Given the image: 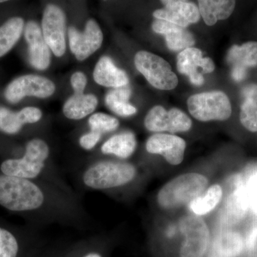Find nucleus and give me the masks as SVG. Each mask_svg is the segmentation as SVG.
I'll list each match as a JSON object with an SVG mask.
<instances>
[{"label":"nucleus","instance_id":"f257e3e1","mask_svg":"<svg viewBox=\"0 0 257 257\" xmlns=\"http://www.w3.org/2000/svg\"><path fill=\"white\" fill-rule=\"evenodd\" d=\"M46 202V193L32 179L0 175L2 207L17 212L36 211Z\"/></svg>","mask_w":257,"mask_h":257},{"label":"nucleus","instance_id":"f03ea898","mask_svg":"<svg viewBox=\"0 0 257 257\" xmlns=\"http://www.w3.org/2000/svg\"><path fill=\"white\" fill-rule=\"evenodd\" d=\"M137 169L130 162L123 161L99 160L87 167L82 180L87 188L102 191L123 187L133 182Z\"/></svg>","mask_w":257,"mask_h":257},{"label":"nucleus","instance_id":"7ed1b4c3","mask_svg":"<svg viewBox=\"0 0 257 257\" xmlns=\"http://www.w3.org/2000/svg\"><path fill=\"white\" fill-rule=\"evenodd\" d=\"M50 156L48 144L42 139H32L26 144L23 157L5 160L0 170L3 175L34 180L46 168Z\"/></svg>","mask_w":257,"mask_h":257},{"label":"nucleus","instance_id":"20e7f679","mask_svg":"<svg viewBox=\"0 0 257 257\" xmlns=\"http://www.w3.org/2000/svg\"><path fill=\"white\" fill-rule=\"evenodd\" d=\"M207 184V179L200 174H184L166 184L159 192L157 201L165 209H175L200 196Z\"/></svg>","mask_w":257,"mask_h":257},{"label":"nucleus","instance_id":"39448f33","mask_svg":"<svg viewBox=\"0 0 257 257\" xmlns=\"http://www.w3.org/2000/svg\"><path fill=\"white\" fill-rule=\"evenodd\" d=\"M190 114L201 121H225L231 114V105L225 93L215 91L191 96L187 101Z\"/></svg>","mask_w":257,"mask_h":257},{"label":"nucleus","instance_id":"423d86ee","mask_svg":"<svg viewBox=\"0 0 257 257\" xmlns=\"http://www.w3.org/2000/svg\"><path fill=\"white\" fill-rule=\"evenodd\" d=\"M135 64L139 72L157 89L171 90L178 84V79L170 64L159 56L140 51L135 55Z\"/></svg>","mask_w":257,"mask_h":257},{"label":"nucleus","instance_id":"0eeeda50","mask_svg":"<svg viewBox=\"0 0 257 257\" xmlns=\"http://www.w3.org/2000/svg\"><path fill=\"white\" fill-rule=\"evenodd\" d=\"M66 26L67 17L64 10L58 5H47L42 14V35L51 52L57 57H62L67 50Z\"/></svg>","mask_w":257,"mask_h":257},{"label":"nucleus","instance_id":"6e6552de","mask_svg":"<svg viewBox=\"0 0 257 257\" xmlns=\"http://www.w3.org/2000/svg\"><path fill=\"white\" fill-rule=\"evenodd\" d=\"M55 83L47 77L25 74L13 79L5 90V97L11 104H17L27 96L45 99L55 92Z\"/></svg>","mask_w":257,"mask_h":257},{"label":"nucleus","instance_id":"1a4fd4ad","mask_svg":"<svg viewBox=\"0 0 257 257\" xmlns=\"http://www.w3.org/2000/svg\"><path fill=\"white\" fill-rule=\"evenodd\" d=\"M179 229L184 236L181 247V257H203L209 242L207 224L197 216H184L179 223Z\"/></svg>","mask_w":257,"mask_h":257},{"label":"nucleus","instance_id":"9d476101","mask_svg":"<svg viewBox=\"0 0 257 257\" xmlns=\"http://www.w3.org/2000/svg\"><path fill=\"white\" fill-rule=\"evenodd\" d=\"M192 125L190 118L175 108L167 111L163 106H155L145 118V127L153 133H185L190 130Z\"/></svg>","mask_w":257,"mask_h":257},{"label":"nucleus","instance_id":"9b49d317","mask_svg":"<svg viewBox=\"0 0 257 257\" xmlns=\"http://www.w3.org/2000/svg\"><path fill=\"white\" fill-rule=\"evenodd\" d=\"M69 49L78 61L89 58L100 48L103 42V33L100 27L93 19L88 20L83 32L74 27L68 30Z\"/></svg>","mask_w":257,"mask_h":257},{"label":"nucleus","instance_id":"f8f14e48","mask_svg":"<svg viewBox=\"0 0 257 257\" xmlns=\"http://www.w3.org/2000/svg\"><path fill=\"white\" fill-rule=\"evenodd\" d=\"M177 61L179 72L187 75L194 85H202L204 82L202 74L211 73L215 69L212 60L203 57L202 51L194 47L182 51Z\"/></svg>","mask_w":257,"mask_h":257},{"label":"nucleus","instance_id":"ddd939ff","mask_svg":"<svg viewBox=\"0 0 257 257\" xmlns=\"http://www.w3.org/2000/svg\"><path fill=\"white\" fill-rule=\"evenodd\" d=\"M25 41L28 45L29 62L34 68L44 71L50 67L51 50L42 35L41 27L30 20L24 30Z\"/></svg>","mask_w":257,"mask_h":257},{"label":"nucleus","instance_id":"4468645a","mask_svg":"<svg viewBox=\"0 0 257 257\" xmlns=\"http://www.w3.org/2000/svg\"><path fill=\"white\" fill-rule=\"evenodd\" d=\"M147 151L162 155L168 163L178 165L184 160L185 141L179 137L167 134H156L147 140Z\"/></svg>","mask_w":257,"mask_h":257},{"label":"nucleus","instance_id":"2eb2a0df","mask_svg":"<svg viewBox=\"0 0 257 257\" xmlns=\"http://www.w3.org/2000/svg\"><path fill=\"white\" fill-rule=\"evenodd\" d=\"M153 16L157 20H165L184 28L197 23L201 18L199 7L187 1L166 5L165 8L154 12Z\"/></svg>","mask_w":257,"mask_h":257},{"label":"nucleus","instance_id":"dca6fc26","mask_svg":"<svg viewBox=\"0 0 257 257\" xmlns=\"http://www.w3.org/2000/svg\"><path fill=\"white\" fill-rule=\"evenodd\" d=\"M227 60L232 66L233 79L236 82L243 80L247 69L257 66V42H248L240 46L234 45L229 51Z\"/></svg>","mask_w":257,"mask_h":257},{"label":"nucleus","instance_id":"f3484780","mask_svg":"<svg viewBox=\"0 0 257 257\" xmlns=\"http://www.w3.org/2000/svg\"><path fill=\"white\" fill-rule=\"evenodd\" d=\"M152 28L154 32L165 37L166 43L170 50L183 51L192 47L195 43L194 36L187 29L165 20L156 19L152 23Z\"/></svg>","mask_w":257,"mask_h":257},{"label":"nucleus","instance_id":"a211bd4d","mask_svg":"<svg viewBox=\"0 0 257 257\" xmlns=\"http://www.w3.org/2000/svg\"><path fill=\"white\" fill-rule=\"evenodd\" d=\"M94 82L105 87L119 88L127 86L130 80L124 71L118 68L110 57H101L93 72Z\"/></svg>","mask_w":257,"mask_h":257},{"label":"nucleus","instance_id":"6ab92c4d","mask_svg":"<svg viewBox=\"0 0 257 257\" xmlns=\"http://www.w3.org/2000/svg\"><path fill=\"white\" fill-rule=\"evenodd\" d=\"M248 209L244 184L241 177H237L234 181V190L229 194L225 204L223 220L227 224H236L242 219Z\"/></svg>","mask_w":257,"mask_h":257},{"label":"nucleus","instance_id":"aec40b11","mask_svg":"<svg viewBox=\"0 0 257 257\" xmlns=\"http://www.w3.org/2000/svg\"><path fill=\"white\" fill-rule=\"evenodd\" d=\"M98 106V99L92 94H74L65 101L63 114L71 120H81L90 116Z\"/></svg>","mask_w":257,"mask_h":257},{"label":"nucleus","instance_id":"412c9836","mask_svg":"<svg viewBox=\"0 0 257 257\" xmlns=\"http://www.w3.org/2000/svg\"><path fill=\"white\" fill-rule=\"evenodd\" d=\"M137 139L131 132H124L113 135L101 146L100 151L103 155H111L126 160L133 155L137 148Z\"/></svg>","mask_w":257,"mask_h":257},{"label":"nucleus","instance_id":"4be33fe9","mask_svg":"<svg viewBox=\"0 0 257 257\" xmlns=\"http://www.w3.org/2000/svg\"><path fill=\"white\" fill-rule=\"evenodd\" d=\"M201 17L208 26L229 18L234 12L236 0H197Z\"/></svg>","mask_w":257,"mask_h":257},{"label":"nucleus","instance_id":"5701e85b","mask_svg":"<svg viewBox=\"0 0 257 257\" xmlns=\"http://www.w3.org/2000/svg\"><path fill=\"white\" fill-rule=\"evenodd\" d=\"M243 101L240 111L241 124L251 133L257 132V84H248L242 89Z\"/></svg>","mask_w":257,"mask_h":257},{"label":"nucleus","instance_id":"b1692460","mask_svg":"<svg viewBox=\"0 0 257 257\" xmlns=\"http://www.w3.org/2000/svg\"><path fill=\"white\" fill-rule=\"evenodd\" d=\"M25 20L13 17L0 26V57H4L18 43L25 30Z\"/></svg>","mask_w":257,"mask_h":257},{"label":"nucleus","instance_id":"393cba45","mask_svg":"<svg viewBox=\"0 0 257 257\" xmlns=\"http://www.w3.org/2000/svg\"><path fill=\"white\" fill-rule=\"evenodd\" d=\"M131 94V89L126 86L114 88L106 94V106L109 110L120 116H133L136 114L138 109L128 101Z\"/></svg>","mask_w":257,"mask_h":257},{"label":"nucleus","instance_id":"a878e982","mask_svg":"<svg viewBox=\"0 0 257 257\" xmlns=\"http://www.w3.org/2000/svg\"><path fill=\"white\" fill-rule=\"evenodd\" d=\"M242 237L236 231H226L216 238L214 249L219 257H236L242 251Z\"/></svg>","mask_w":257,"mask_h":257},{"label":"nucleus","instance_id":"bb28decb","mask_svg":"<svg viewBox=\"0 0 257 257\" xmlns=\"http://www.w3.org/2000/svg\"><path fill=\"white\" fill-rule=\"evenodd\" d=\"M222 189L214 184L207 189L204 195L201 194L189 202V209L197 216L205 215L210 212L220 202L222 198Z\"/></svg>","mask_w":257,"mask_h":257},{"label":"nucleus","instance_id":"cd10ccee","mask_svg":"<svg viewBox=\"0 0 257 257\" xmlns=\"http://www.w3.org/2000/svg\"><path fill=\"white\" fill-rule=\"evenodd\" d=\"M89 130L101 135L111 133L118 128L119 120L111 115L103 112L93 113L88 119Z\"/></svg>","mask_w":257,"mask_h":257},{"label":"nucleus","instance_id":"c85d7f7f","mask_svg":"<svg viewBox=\"0 0 257 257\" xmlns=\"http://www.w3.org/2000/svg\"><path fill=\"white\" fill-rule=\"evenodd\" d=\"M23 126L18 111L0 106V131L8 135H16L21 131Z\"/></svg>","mask_w":257,"mask_h":257},{"label":"nucleus","instance_id":"c756f323","mask_svg":"<svg viewBox=\"0 0 257 257\" xmlns=\"http://www.w3.org/2000/svg\"><path fill=\"white\" fill-rule=\"evenodd\" d=\"M19 245L14 235L0 227V257H17Z\"/></svg>","mask_w":257,"mask_h":257},{"label":"nucleus","instance_id":"7c9ffc66","mask_svg":"<svg viewBox=\"0 0 257 257\" xmlns=\"http://www.w3.org/2000/svg\"><path fill=\"white\" fill-rule=\"evenodd\" d=\"M244 184L248 208L257 215V172H253Z\"/></svg>","mask_w":257,"mask_h":257},{"label":"nucleus","instance_id":"2f4dec72","mask_svg":"<svg viewBox=\"0 0 257 257\" xmlns=\"http://www.w3.org/2000/svg\"><path fill=\"white\" fill-rule=\"evenodd\" d=\"M19 118L24 126L28 124H35L42 119L43 113L41 109L35 106H26L18 111Z\"/></svg>","mask_w":257,"mask_h":257},{"label":"nucleus","instance_id":"473e14b6","mask_svg":"<svg viewBox=\"0 0 257 257\" xmlns=\"http://www.w3.org/2000/svg\"><path fill=\"white\" fill-rule=\"evenodd\" d=\"M101 136L102 135L101 133L89 130L88 133L84 134L79 138V146L85 151H91L95 148L97 144L99 143Z\"/></svg>","mask_w":257,"mask_h":257},{"label":"nucleus","instance_id":"72a5a7b5","mask_svg":"<svg viewBox=\"0 0 257 257\" xmlns=\"http://www.w3.org/2000/svg\"><path fill=\"white\" fill-rule=\"evenodd\" d=\"M70 82L74 94H83L87 87V76L82 72H74L71 77Z\"/></svg>","mask_w":257,"mask_h":257},{"label":"nucleus","instance_id":"f704fd0d","mask_svg":"<svg viewBox=\"0 0 257 257\" xmlns=\"http://www.w3.org/2000/svg\"><path fill=\"white\" fill-rule=\"evenodd\" d=\"M257 243V224L253 225L248 231L246 238V246L248 250H252Z\"/></svg>","mask_w":257,"mask_h":257},{"label":"nucleus","instance_id":"c9c22d12","mask_svg":"<svg viewBox=\"0 0 257 257\" xmlns=\"http://www.w3.org/2000/svg\"><path fill=\"white\" fill-rule=\"evenodd\" d=\"M181 1H186V0H161L162 4L165 5V6H166V5L172 4V3H177V2Z\"/></svg>","mask_w":257,"mask_h":257},{"label":"nucleus","instance_id":"e433bc0d","mask_svg":"<svg viewBox=\"0 0 257 257\" xmlns=\"http://www.w3.org/2000/svg\"><path fill=\"white\" fill-rule=\"evenodd\" d=\"M84 257H101V256L99 253L92 252L88 253V254L86 255V256H84Z\"/></svg>","mask_w":257,"mask_h":257},{"label":"nucleus","instance_id":"4c0bfd02","mask_svg":"<svg viewBox=\"0 0 257 257\" xmlns=\"http://www.w3.org/2000/svg\"><path fill=\"white\" fill-rule=\"evenodd\" d=\"M8 1H10V0H0V3H6Z\"/></svg>","mask_w":257,"mask_h":257},{"label":"nucleus","instance_id":"58836bf2","mask_svg":"<svg viewBox=\"0 0 257 257\" xmlns=\"http://www.w3.org/2000/svg\"><path fill=\"white\" fill-rule=\"evenodd\" d=\"M214 257H219V256H214Z\"/></svg>","mask_w":257,"mask_h":257}]
</instances>
